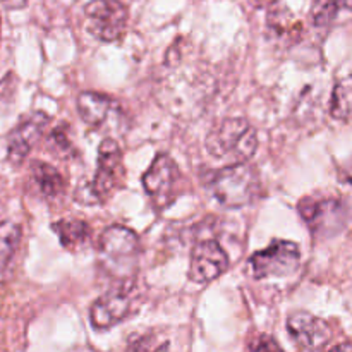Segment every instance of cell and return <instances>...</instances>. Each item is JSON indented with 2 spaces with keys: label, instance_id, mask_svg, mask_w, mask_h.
Masks as SVG:
<instances>
[{
  "label": "cell",
  "instance_id": "6da1fadb",
  "mask_svg": "<svg viewBox=\"0 0 352 352\" xmlns=\"http://www.w3.org/2000/svg\"><path fill=\"white\" fill-rule=\"evenodd\" d=\"M201 181L213 199L229 210L253 205L261 195L260 172L250 162L206 170Z\"/></svg>",
  "mask_w": 352,
  "mask_h": 352
},
{
  "label": "cell",
  "instance_id": "7a4b0ae2",
  "mask_svg": "<svg viewBox=\"0 0 352 352\" xmlns=\"http://www.w3.org/2000/svg\"><path fill=\"white\" fill-rule=\"evenodd\" d=\"M205 148L213 158L226 165L248 164L256 155L258 133L246 119L229 117L210 129Z\"/></svg>",
  "mask_w": 352,
  "mask_h": 352
},
{
  "label": "cell",
  "instance_id": "3957f363",
  "mask_svg": "<svg viewBox=\"0 0 352 352\" xmlns=\"http://www.w3.org/2000/svg\"><path fill=\"white\" fill-rule=\"evenodd\" d=\"M141 243L138 234L126 226H110L98 239L100 265L117 282L136 278Z\"/></svg>",
  "mask_w": 352,
  "mask_h": 352
},
{
  "label": "cell",
  "instance_id": "277c9868",
  "mask_svg": "<svg viewBox=\"0 0 352 352\" xmlns=\"http://www.w3.org/2000/svg\"><path fill=\"white\" fill-rule=\"evenodd\" d=\"M124 179L122 150L113 138H105L98 146V165L93 179L79 184L76 199L88 205H103L120 188Z\"/></svg>",
  "mask_w": 352,
  "mask_h": 352
},
{
  "label": "cell",
  "instance_id": "5b68a950",
  "mask_svg": "<svg viewBox=\"0 0 352 352\" xmlns=\"http://www.w3.org/2000/svg\"><path fill=\"white\" fill-rule=\"evenodd\" d=\"M78 112L86 126L98 133L110 134L124 133L129 126L124 107L116 98L103 93L82 91L78 96Z\"/></svg>",
  "mask_w": 352,
  "mask_h": 352
},
{
  "label": "cell",
  "instance_id": "8992f818",
  "mask_svg": "<svg viewBox=\"0 0 352 352\" xmlns=\"http://www.w3.org/2000/svg\"><path fill=\"white\" fill-rule=\"evenodd\" d=\"M136 278L117 282L91 305L89 322L96 330H109L119 325L136 306Z\"/></svg>",
  "mask_w": 352,
  "mask_h": 352
},
{
  "label": "cell",
  "instance_id": "52a82bcc",
  "mask_svg": "<svg viewBox=\"0 0 352 352\" xmlns=\"http://www.w3.org/2000/svg\"><path fill=\"white\" fill-rule=\"evenodd\" d=\"M298 212L316 239L337 236L349 222V208L333 198H305L299 201Z\"/></svg>",
  "mask_w": 352,
  "mask_h": 352
},
{
  "label": "cell",
  "instance_id": "ba28073f",
  "mask_svg": "<svg viewBox=\"0 0 352 352\" xmlns=\"http://www.w3.org/2000/svg\"><path fill=\"white\" fill-rule=\"evenodd\" d=\"M301 267V248L292 241L275 239L270 246L258 251L248 261L254 278L287 277Z\"/></svg>",
  "mask_w": 352,
  "mask_h": 352
},
{
  "label": "cell",
  "instance_id": "9c48e42d",
  "mask_svg": "<svg viewBox=\"0 0 352 352\" xmlns=\"http://www.w3.org/2000/svg\"><path fill=\"white\" fill-rule=\"evenodd\" d=\"M181 172L174 158L167 153L155 157L148 170L143 174V188L151 205L157 210H165L177 199Z\"/></svg>",
  "mask_w": 352,
  "mask_h": 352
},
{
  "label": "cell",
  "instance_id": "30bf717a",
  "mask_svg": "<svg viewBox=\"0 0 352 352\" xmlns=\"http://www.w3.org/2000/svg\"><path fill=\"white\" fill-rule=\"evenodd\" d=\"M85 14L88 31L103 43L120 40L126 33L129 12L120 0H91Z\"/></svg>",
  "mask_w": 352,
  "mask_h": 352
},
{
  "label": "cell",
  "instance_id": "8fae6325",
  "mask_svg": "<svg viewBox=\"0 0 352 352\" xmlns=\"http://www.w3.org/2000/svg\"><path fill=\"white\" fill-rule=\"evenodd\" d=\"M229 254L215 239H203L192 246L188 277L195 284H210L229 270Z\"/></svg>",
  "mask_w": 352,
  "mask_h": 352
},
{
  "label": "cell",
  "instance_id": "7c38bea8",
  "mask_svg": "<svg viewBox=\"0 0 352 352\" xmlns=\"http://www.w3.org/2000/svg\"><path fill=\"white\" fill-rule=\"evenodd\" d=\"M50 124L45 112H31L17 122L7 138V160L12 165H21L31 153L34 144L41 140Z\"/></svg>",
  "mask_w": 352,
  "mask_h": 352
},
{
  "label": "cell",
  "instance_id": "4fadbf2b",
  "mask_svg": "<svg viewBox=\"0 0 352 352\" xmlns=\"http://www.w3.org/2000/svg\"><path fill=\"white\" fill-rule=\"evenodd\" d=\"M287 332L301 349L320 352L332 340V329L323 318L306 311H296L287 318Z\"/></svg>",
  "mask_w": 352,
  "mask_h": 352
},
{
  "label": "cell",
  "instance_id": "5bb4252c",
  "mask_svg": "<svg viewBox=\"0 0 352 352\" xmlns=\"http://www.w3.org/2000/svg\"><path fill=\"white\" fill-rule=\"evenodd\" d=\"M30 184L33 191L47 201H57L67 191L64 175L50 164L34 160L30 165Z\"/></svg>",
  "mask_w": 352,
  "mask_h": 352
},
{
  "label": "cell",
  "instance_id": "9a60e30c",
  "mask_svg": "<svg viewBox=\"0 0 352 352\" xmlns=\"http://www.w3.org/2000/svg\"><path fill=\"white\" fill-rule=\"evenodd\" d=\"M62 246L69 251H81L91 243V227L81 219H62L52 223Z\"/></svg>",
  "mask_w": 352,
  "mask_h": 352
},
{
  "label": "cell",
  "instance_id": "2e32d148",
  "mask_svg": "<svg viewBox=\"0 0 352 352\" xmlns=\"http://www.w3.org/2000/svg\"><path fill=\"white\" fill-rule=\"evenodd\" d=\"M21 227L14 220L0 222V282L7 277L21 244Z\"/></svg>",
  "mask_w": 352,
  "mask_h": 352
},
{
  "label": "cell",
  "instance_id": "e0dca14e",
  "mask_svg": "<svg viewBox=\"0 0 352 352\" xmlns=\"http://www.w3.org/2000/svg\"><path fill=\"white\" fill-rule=\"evenodd\" d=\"M330 113L333 119L352 122V76H346L337 81L332 91Z\"/></svg>",
  "mask_w": 352,
  "mask_h": 352
},
{
  "label": "cell",
  "instance_id": "ac0fdd59",
  "mask_svg": "<svg viewBox=\"0 0 352 352\" xmlns=\"http://www.w3.org/2000/svg\"><path fill=\"white\" fill-rule=\"evenodd\" d=\"M342 9H352V0H313L309 19L313 26L329 28L336 23Z\"/></svg>",
  "mask_w": 352,
  "mask_h": 352
},
{
  "label": "cell",
  "instance_id": "d6986e66",
  "mask_svg": "<svg viewBox=\"0 0 352 352\" xmlns=\"http://www.w3.org/2000/svg\"><path fill=\"white\" fill-rule=\"evenodd\" d=\"M47 146L52 153L57 155L58 158L64 160H71V158L78 157V150H76L74 143L71 140V134L67 133V127L58 126L48 134Z\"/></svg>",
  "mask_w": 352,
  "mask_h": 352
},
{
  "label": "cell",
  "instance_id": "ffe728a7",
  "mask_svg": "<svg viewBox=\"0 0 352 352\" xmlns=\"http://www.w3.org/2000/svg\"><path fill=\"white\" fill-rule=\"evenodd\" d=\"M168 346H170L168 340L155 332L134 333L127 340L126 351L124 352H167Z\"/></svg>",
  "mask_w": 352,
  "mask_h": 352
},
{
  "label": "cell",
  "instance_id": "44dd1931",
  "mask_svg": "<svg viewBox=\"0 0 352 352\" xmlns=\"http://www.w3.org/2000/svg\"><path fill=\"white\" fill-rule=\"evenodd\" d=\"M268 30L275 36L289 38L298 33L299 24L296 23L289 10H272L270 16H268Z\"/></svg>",
  "mask_w": 352,
  "mask_h": 352
},
{
  "label": "cell",
  "instance_id": "7402d4cb",
  "mask_svg": "<svg viewBox=\"0 0 352 352\" xmlns=\"http://www.w3.org/2000/svg\"><path fill=\"white\" fill-rule=\"evenodd\" d=\"M250 352H284L277 339H274L268 333H260L254 337L250 344Z\"/></svg>",
  "mask_w": 352,
  "mask_h": 352
},
{
  "label": "cell",
  "instance_id": "603a6c76",
  "mask_svg": "<svg viewBox=\"0 0 352 352\" xmlns=\"http://www.w3.org/2000/svg\"><path fill=\"white\" fill-rule=\"evenodd\" d=\"M339 175H340V181L352 184V157L340 165Z\"/></svg>",
  "mask_w": 352,
  "mask_h": 352
},
{
  "label": "cell",
  "instance_id": "cb8c5ba5",
  "mask_svg": "<svg viewBox=\"0 0 352 352\" xmlns=\"http://www.w3.org/2000/svg\"><path fill=\"white\" fill-rule=\"evenodd\" d=\"M28 2H30V0H0V3L9 10L24 9V7L28 6Z\"/></svg>",
  "mask_w": 352,
  "mask_h": 352
},
{
  "label": "cell",
  "instance_id": "d4e9b609",
  "mask_svg": "<svg viewBox=\"0 0 352 352\" xmlns=\"http://www.w3.org/2000/svg\"><path fill=\"white\" fill-rule=\"evenodd\" d=\"M329 352H352V344H340V346H336Z\"/></svg>",
  "mask_w": 352,
  "mask_h": 352
},
{
  "label": "cell",
  "instance_id": "484cf974",
  "mask_svg": "<svg viewBox=\"0 0 352 352\" xmlns=\"http://www.w3.org/2000/svg\"><path fill=\"white\" fill-rule=\"evenodd\" d=\"M0 36H2V16H0Z\"/></svg>",
  "mask_w": 352,
  "mask_h": 352
}]
</instances>
